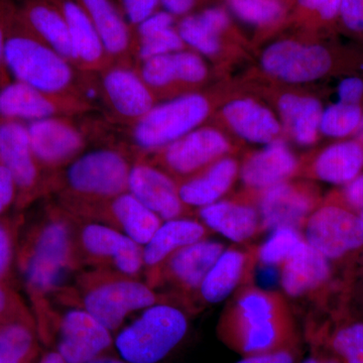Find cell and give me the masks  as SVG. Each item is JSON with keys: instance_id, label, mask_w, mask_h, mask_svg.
Instances as JSON below:
<instances>
[{"instance_id": "1", "label": "cell", "mask_w": 363, "mask_h": 363, "mask_svg": "<svg viewBox=\"0 0 363 363\" xmlns=\"http://www.w3.org/2000/svg\"><path fill=\"white\" fill-rule=\"evenodd\" d=\"M81 267L76 247V219L63 207H48L23 230L21 225L16 271L32 302L33 316L51 304V298L67 286V279Z\"/></svg>"}, {"instance_id": "2", "label": "cell", "mask_w": 363, "mask_h": 363, "mask_svg": "<svg viewBox=\"0 0 363 363\" xmlns=\"http://www.w3.org/2000/svg\"><path fill=\"white\" fill-rule=\"evenodd\" d=\"M216 333L241 357L300 346L297 323L284 294L252 284L234 294L219 317Z\"/></svg>"}, {"instance_id": "3", "label": "cell", "mask_w": 363, "mask_h": 363, "mask_svg": "<svg viewBox=\"0 0 363 363\" xmlns=\"http://www.w3.org/2000/svg\"><path fill=\"white\" fill-rule=\"evenodd\" d=\"M54 298L62 305L82 308L111 332L130 313L169 303V296L159 295L147 283L102 269L79 272L75 286H65Z\"/></svg>"}, {"instance_id": "4", "label": "cell", "mask_w": 363, "mask_h": 363, "mask_svg": "<svg viewBox=\"0 0 363 363\" xmlns=\"http://www.w3.org/2000/svg\"><path fill=\"white\" fill-rule=\"evenodd\" d=\"M4 66L14 81L49 94L72 95L73 65L28 28L18 7L7 32Z\"/></svg>"}, {"instance_id": "5", "label": "cell", "mask_w": 363, "mask_h": 363, "mask_svg": "<svg viewBox=\"0 0 363 363\" xmlns=\"http://www.w3.org/2000/svg\"><path fill=\"white\" fill-rule=\"evenodd\" d=\"M189 319L184 310L161 303L145 309L114 339L119 357L128 363H159L187 335Z\"/></svg>"}, {"instance_id": "6", "label": "cell", "mask_w": 363, "mask_h": 363, "mask_svg": "<svg viewBox=\"0 0 363 363\" xmlns=\"http://www.w3.org/2000/svg\"><path fill=\"white\" fill-rule=\"evenodd\" d=\"M131 166L113 150H97L81 155L68 164L58 185L62 204L68 210L79 205L105 201L128 192Z\"/></svg>"}, {"instance_id": "7", "label": "cell", "mask_w": 363, "mask_h": 363, "mask_svg": "<svg viewBox=\"0 0 363 363\" xmlns=\"http://www.w3.org/2000/svg\"><path fill=\"white\" fill-rule=\"evenodd\" d=\"M75 219L76 247L81 267L138 279L143 272L142 245L104 224Z\"/></svg>"}, {"instance_id": "8", "label": "cell", "mask_w": 363, "mask_h": 363, "mask_svg": "<svg viewBox=\"0 0 363 363\" xmlns=\"http://www.w3.org/2000/svg\"><path fill=\"white\" fill-rule=\"evenodd\" d=\"M210 113L206 97L198 93L182 95L166 104L155 105L135 123L133 136L143 150H156L196 130Z\"/></svg>"}, {"instance_id": "9", "label": "cell", "mask_w": 363, "mask_h": 363, "mask_svg": "<svg viewBox=\"0 0 363 363\" xmlns=\"http://www.w3.org/2000/svg\"><path fill=\"white\" fill-rule=\"evenodd\" d=\"M104 325L82 308L58 313L52 307L45 332V344L54 343L66 363H87L108 354L114 340Z\"/></svg>"}, {"instance_id": "10", "label": "cell", "mask_w": 363, "mask_h": 363, "mask_svg": "<svg viewBox=\"0 0 363 363\" xmlns=\"http://www.w3.org/2000/svg\"><path fill=\"white\" fill-rule=\"evenodd\" d=\"M225 250L222 243L201 240L182 247L169 255L157 269L145 272L150 288L168 286L174 298L198 295L205 277Z\"/></svg>"}, {"instance_id": "11", "label": "cell", "mask_w": 363, "mask_h": 363, "mask_svg": "<svg viewBox=\"0 0 363 363\" xmlns=\"http://www.w3.org/2000/svg\"><path fill=\"white\" fill-rule=\"evenodd\" d=\"M0 164L11 172L16 182L18 211L51 188L33 156L28 125L23 121L0 118Z\"/></svg>"}, {"instance_id": "12", "label": "cell", "mask_w": 363, "mask_h": 363, "mask_svg": "<svg viewBox=\"0 0 363 363\" xmlns=\"http://www.w3.org/2000/svg\"><path fill=\"white\" fill-rule=\"evenodd\" d=\"M305 240L330 262L363 247V225L354 212L335 204L317 207L303 228Z\"/></svg>"}, {"instance_id": "13", "label": "cell", "mask_w": 363, "mask_h": 363, "mask_svg": "<svg viewBox=\"0 0 363 363\" xmlns=\"http://www.w3.org/2000/svg\"><path fill=\"white\" fill-rule=\"evenodd\" d=\"M77 218L104 224L135 241L147 245L162 220L130 192L105 201L79 205L66 210Z\"/></svg>"}, {"instance_id": "14", "label": "cell", "mask_w": 363, "mask_h": 363, "mask_svg": "<svg viewBox=\"0 0 363 363\" xmlns=\"http://www.w3.org/2000/svg\"><path fill=\"white\" fill-rule=\"evenodd\" d=\"M284 296L293 302H315L331 279V262L302 240L279 267Z\"/></svg>"}, {"instance_id": "15", "label": "cell", "mask_w": 363, "mask_h": 363, "mask_svg": "<svg viewBox=\"0 0 363 363\" xmlns=\"http://www.w3.org/2000/svg\"><path fill=\"white\" fill-rule=\"evenodd\" d=\"M331 65L330 54L325 48L294 40L274 43L262 55V66L267 74L295 84L323 77Z\"/></svg>"}, {"instance_id": "16", "label": "cell", "mask_w": 363, "mask_h": 363, "mask_svg": "<svg viewBox=\"0 0 363 363\" xmlns=\"http://www.w3.org/2000/svg\"><path fill=\"white\" fill-rule=\"evenodd\" d=\"M74 95H52L18 81L0 88V118L33 121L59 117L85 108Z\"/></svg>"}, {"instance_id": "17", "label": "cell", "mask_w": 363, "mask_h": 363, "mask_svg": "<svg viewBox=\"0 0 363 363\" xmlns=\"http://www.w3.org/2000/svg\"><path fill=\"white\" fill-rule=\"evenodd\" d=\"M26 125L33 156L43 171L70 164L84 149L82 133L66 119L51 117Z\"/></svg>"}, {"instance_id": "18", "label": "cell", "mask_w": 363, "mask_h": 363, "mask_svg": "<svg viewBox=\"0 0 363 363\" xmlns=\"http://www.w3.org/2000/svg\"><path fill=\"white\" fill-rule=\"evenodd\" d=\"M228 150V140L220 131L196 128L164 147L161 161L172 174L185 178L204 171Z\"/></svg>"}, {"instance_id": "19", "label": "cell", "mask_w": 363, "mask_h": 363, "mask_svg": "<svg viewBox=\"0 0 363 363\" xmlns=\"http://www.w3.org/2000/svg\"><path fill=\"white\" fill-rule=\"evenodd\" d=\"M316 208V197L309 189L288 182L260 190L257 204L262 231L284 226L302 231Z\"/></svg>"}, {"instance_id": "20", "label": "cell", "mask_w": 363, "mask_h": 363, "mask_svg": "<svg viewBox=\"0 0 363 363\" xmlns=\"http://www.w3.org/2000/svg\"><path fill=\"white\" fill-rule=\"evenodd\" d=\"M128 192L155 212L162 221L188 217L176 182L164 172L145 162L131 166Z\"/></svg>"}, {"instance_id": "21", "label": "cell", "mask_w": 363, "mask_h": 363, "mask_svg": "<svg viewBox=\"0 0 363 363\" xmlns=\"http://www.w3.org/2000/svg\"><path fill=\"white\" fill-rule=\"evenodd\" d=\"M257 262V247L247 250L229 248L222 252L205 277L198 297L206 304L223 302L234 291L248 285Z\"/></svg>"}, {"instance_id": "22", "label": "cell", "mask_w": 363, "mask_h": 363, "mask_svg": "<svg viewBox=\"0 0 363 363\" xmlns=\"http://www.w3.org/2000/svg\"><path fill=\"white\" fill-rule=\"evenodd\" d=\"M102 88L112 111L125 121L138 123L155 106L152 90L140 75L128 67L107 69Z\"/></svg>"}, {"instance_id": "23", "label": "cell", "mask_w": 363, "mask_h": 363, "mask_svg": "<svg viewBox=\"0 0 363 363\" xmlns=\"http://www.w3.org/2000/svg\"><path fill=\"white\" fill-rule=\"evenodd\" d=\"M198 216L211 231L243 243L262 233L259 210L242 202L217 201L199 208Z\"/></svg>"}, {"instance_id": "24", "label": "cell", "mask_w": 363, "mask_h": 363, "mask_svg": "<svg viewBox=\"0 0 363 363\" xmlns=\"http://www.w3.org/2000/svg\"><path fill=\"white\" fill-rule=\"evenodd\" d=\"M54 1L61 9L68 26L77 66L88 71L104 68L108 60V55L85 9L77 0Z\"/></svg>"}, {"instance_id": "25", "label": "cell", "mask_w": 363, "mask_h": 363, "mask_svg": "<svg viewBox=\"0 0 363 363\" xmlns=\"http://www.w3.org/2000/svg\"><path fill=\"white\" fill-rule=\"evenodd\" d=\"M297 169L293 152L285 143L276 140L243 162L240 177L247 187L264 190L286 182Z\"/></svg>"}, {"instance_id": "26", "label": "cell", "mask_w": 363, "mask_h": 363, "mask_svg": "<svg viewBox=\"0 0 363 363\" xmlns=\"http://www.w3.org/2000/svg\"><path fill=\"white\" fill-rule=\"evenodd\" d=\"M210 231L205 224L188 217L162 222L149 242L143 247V272L157 269L180 248L207 240Z\"/></svg>"}, {"instance_id": "27", "label": "cell", "mask_w": 363, "mask_h": 363, "mask_svg": "<svg viewBox=\"0 0 363 363\" xmlns=\"http://www.w3.org/2000/svg\"><path fill=\"white\" fill-rule=\"evenodd\" d=\"M18 11L26 25L40 39L70 62L72 65L77 66L68 26L54 0H26Z\"/></svg>"}, {"instance_id": "28", "label": "cell", "mask_w": 363, "mask_h": 363, "mask_svg": "<svg viewBox=\"0 0 363 363\" xmlns=\"http://www.w3.org/2000/svg\"><path fill=\"white\" fill-rule=\"evenodd\" d=\"M238 175V162L231 157H221L204 171L182 182L178 186L182 202L188 207L213 204L233 187Z\"/></svg>"}, {"instance_id": "29", "label": "cell", "mask_w": 363, "mask_h": 363, "mask_svg": "<svg viewBox=\"0 0 363 363\" xmlns=\"http://www.w3.org/2000/svg\"><path fill=\"white\" fill-rule=\"evenodd\" d=\"M222 113L234 133L250 143L267 145L276 140L281 130L274 114L252 99L233 100Z\"/></svg>"}, {"instance_id": "30", "label": "cell", "mask_w": 363, "mask_h": 363, "mask_svg": "<svg viewBox=\"0 0 363 363\" xmlns=\"http://www.w3.org/2000/svg\"><path fill=\"white\" fill-rule=\"evenodd\" d=\"M89 16L108 57H121L130 49L131 32L111 0H77Z\"/></svg>"}, {"instance_id": "31", "label": "cell", "mask_w": 363, "mask_h": 363, "mask_svg": "<svg viewBox=\"0 0 363 363\" xmlns=\"http://www.w3.org/2000/svg\"><path fill=\"white\" fill-rule=\"evenodd\" d=\"M363 168V147L355 142L336 143L324 150L313 162L315 178L344 185L359 175Z\"/></svg>"}, {"instance_id": "32", "label": "cell", "mask_w": 363, "mask_h": 363, "mask_svg": "<svg viewBox=\"0 0 363 363\" xmlns=\"http://www.w3.org/2000/svg\"><path fill=\"white\" fill-rule=\"evenodd\" d=\"M279 111L296 142L311 145L317 140L322 116L321 104L313 97L284 94L279 100Z\"/></svg>"}, {"instance_id": "33", "label": "cell", "mask_w": 363, "mask_h": 363, "mask_svg": "<svg viewBox=\"0 0 363 363\" xmlns=\"http://www.w3.org/2000/svg\"><path fill=\"white\" fill-rule=\"evenodd\" d=\"M225 28L224 16L216 9H208L196 16H185L178 33L184 44L205 56H214L220 49L219 35Z\"/></svg>"}, {"instance_id": "34", "label": "cell", "mask_w": 363, "mask_h": 363, "mask_svg": "<svg viewBox=\"0 0 363 363\" xmlns=\"http://www.w3.org/2000/svg\"><path fill=\"white\" fill-rule=\"evenodd\" d=\"M40 341L35 325L25 322L0 325V363H35Z\"/></svg>"}, {"instance_id": "35", "label": "cell", "mask_w": 363, "mask_h": 363, "mask_svg": "<svg viewBox=\"0 0 363 363\" xmlns=\"http://www.w3.org/2000/svg\"><path fill=\"white\" fill-rule=\"evenodd\" d=\"M313 347L329 350L342 363H363V322L339 325L326 336L307 337Z\"/></svg>"}, {"instance_id": "36", "label": "cell", "mask_w": 363, "mask_h": 363, "mask_svg": "<svg viewBox=\"0 0 363 363\" xmlns=\"http://www.w3.org/2000/svg\"><path fill=\"white\" fill-rule=\"evenodd\" d=\"M23 217H0V279L16 286V250Z\"/></svg>"}, {"instance_id": "37", "label": "cell", "mask_w": 363, "mask_h": 363, "mask_svg": "<svg viewBox=\"0 0 363 363\" xmlns=\"http://www.w3.org/2000/svg\"><path fill=\"white\" fill-rule=\"evenodd\" d=\"M303 233L293 227H279L262 245L257 247V262L264 266L279 267L294 248L304 240Z\"/></svg>"}, {"instance_id": "38", "label": "cell", "mask_w": 363, "mask_h": 363, "mask_svg": "<svg viewBox=\"0 0 363 363\" xmlns=\"http://www.w3.org/2000/svg\"><path fill=\"white\" fill-rule=\"evenodd\" d=\"M362 119V109L357 104L339 102L322 112L320 131L331 138H343L357 130Z\"/></svg>"}, {"instance_id": "39", "label": "cell", "mask_w": 363, "mask_h": 363, "mask_svg": "<svg viewBox=\"0 0 363 363\" xmlns=\"http://www.w3.org/2000/svg\"><path fill=\"white\" fill-rule=\"evenodd\" d=\"M233 13L252 25L274 23L283 14V4L279 0H230Z\"/></svg>"}, {"instance_id": "40", "label": "cell", "mask_w": 363, "mask_h": 363, "mask_svg": "<svg viewBox=\"0 0 363 363\" xmlns=\"http://www.w3.org/2000/svg\"><path fill=\"white\" fill-rule=\"evenodd\" d=\"M140 75L150 90L162 89L177 82L174 52L145 60Z\"/></svg>"}, {"instance_id": "41", "label": "cell", "mask_w": 363, "mask_h": 363, "mask_svg": "<svg viewBox=\"0 0 363 363\" xmlns=\"http://www.w3.org/2000/svg\"><path fill=\"white\" fill-rule=\"evenodd\" d=\"M25 322L37 326L32 310L16 292V288L0 279V325Z\"/></svg>"}, {"instance_id": "42", "label": "cell", "mask_w": 363, "mask_h": 363, "mask_svg": "<svg viewBox=\"0 0 363 363\" xmlns=\"http://www.w3.org/2000/svg\"><path fill=\"white\" fill-rule=\"evenodd\" d=\"M184 43L178 30L173 28L150 37L140 39L138 57L142 61L152 57L164 56L182 51Z\"/></svg>"}, {"instance_id": "43", "label": "cell", "mask_w": 363, "mask_h": 363, "mask_svg": "<svg viewBox=\"0 0 363 363\" xmlns=\"http://www.w3.org/2000/svg\"><path fill=\"white\" fill-rule=\"evenodd\" d=\"M175 58L177 81L197 84L205 80L207 67L201 57L192 52L179 51L174 52Z\"/></svg>"}, {"instance_id": "44", "label": "cell", "mask_w": 363, "mask_h": 363, "mask_svg": "<svg viewBox=\"0 0 363 363\" xmlns=\"http://www.w3.org/2000/svg\"><path fill=\"white\" fill-rule=\"evenodd\" d=\"M130 26H138L156 13L160 0H121Z\"/></svg>"}, {"instance_id": "45", "label": "cell", "mask_w": 363, "mask_h": 363, "mask_svg": "<svg viewBox=\"0 0 363 363\" xmlns=\"http://www.w3.org/2000/svg\"><path fill=\"white\" fill-rule=\"evenodd\" d=\"M301 346L242 357L236 363H298Z\"/></svg>"}, {"instance_id": "46", "label": "cell", "mask_w": 363, "mask_h": 363, "mask_svg": "<svg viewBox=\"0 0 363 363\" xmlns=\"http://www.w3.org/2000/svg\"><path fill=\"white\" fill-rule=\"evenodd\" d=\"M18 199V188L11 172L0 164V217L11 209L16 207Z\"/></svg>"}, {"instance_id": "47", "label": "cell", "mask_w": 363, "mask_h": 363, "mask_svg": "<svg viewBox=\"0 0 363 363\" xmlns=\"http://www.w3.org/2000/svg\"><path fill=\"white\" fill-rule=\"evenodd\" d=\"M173 23L174 16H172L168 11H156L136 28H138V33L140 39H145V38L150 37V35H156V33L173 28Z\"/></svg>"}, {"instance_id": "48", "label": "cell", "mask_w": 363, "mask_h": 363, "mask_svg": "<svg viewBox=\"0 0 363 363\" xmlns=\"http://www.w3.org/2000/svg\"><path fill=\"white\" fill-rule=\"evenodd\" d=\"M340 13L345 26L351 30H363V0H342Z\"/></svg>"}, {"instance_id": "49", "label": "cell", "mask_w": 363, "mask_h": 363, "mask_svg": "<svg viewBox=\"0 0 363 363\" xmlns=\"http://www.w3.org/2000/svg\"><path fill=\"white\" fill-rule=\"evenodd\" d=\"M16 9L11 0H0V73H7L4 66V49L9 23Z\"/></svg>"}, {"instance_id": "50", "label": "cell", "mask_w": 363, "mask_h": 363, "mask_svg": "<svg viewBox=\"0 0 363 363\" xmlns=\"http://www.w3.org/2000/svg\"><path fill=\"white\" fill-rule=\"evenodd\" d=\"M363 95V81L357 77L344 79L339 84L338 96L342 104H357Z\"/></svg>"}, {"instance_id": "51", "label": "cell", "mask_w": 363, "mask_h": 363, "mask_svg": "<svg viewBox=\"0 0 363 363\" xmlns=\"http://www.w3.org/2000/svg\"><path fill=\"white\" fill-rule=\"evenodd\" d=\"M342 0H298L301 6L317 11L324 20H331L340 11Z\"/></svg>"}, {"instance_id": "52", "label": "cell", "mask_w": 363, "mask_h": 363, "mask_svg": "<svg viewBox=\"0 0 363 363\" xmlns=\"http://www.w3.org/2000/svg\"><path fill=\"white\" fill-rule=\"evenodd\" d=\"M345 198L351 206L363 209V175H358L347 184Z\"/></svg>"}, {"instance_id": "53", "label": "cell", "mask_w": 363, "mask_h": 363, "mask_svg": "<svg viewBox=\"0 0 363 363\" xmlns=\"http://www.w3.org/2000/svg\"><path fill=\"white\" fill-rule=\"evenodd\" d=\"M160 2L172 16H185L195 4V0H160Z\"/></svg>"}, {"instance_id": "54", "label": "cell", "mask_w": 363, "mask_h": 363, "mask_svg": "<svg viewBox=\"0 0 363 363\" xmlns=\"http://www.w3.org/2000/svg\"><path fill=\"white\" fill-rule=\"evenodd\" d=\"M312 348L311 354L300 363H342L338 357L332 353L326 352V350H321L320 348L313 347V346Z\"/></svg>"}, {"instance_id": "55", "label": "cell", "mask_w": 363, "mask_h": 363, "mask_svg": "<svg viewBox=\"0 0 363 363\" xmlns=\"http://www.w3.org/2000/svg\"><path fill=\"white\" fill-rule=\"evenodd\" d=\"M37 363H66V362L56 350H52L45 352Z\"/></svg>"}, {"instance_id": "56", "label": "cell", "mask_w": 363, "mask_h": 363, "mask_svg": "<svg viewBox=\"0 0 363 363\" xmlns=\"http://www.w3.org/2000/svg\"><path fill=\"white\" fill-rule=\"evenodd\" d=\"M87 363H128L124 362L123 358H117L114 357H111V355L106 354L104 355V357H100L95 358V359L91 360V362Z\"/></svg>"}, {"instance_id": "57", "label": "cell", "mask_w": 363, "mask_h": 363, "mask_svg": "<svg viewBox=\"0 0 363 363\" xmlns=\"http://www.w3.org/2000/svg\"><path fill=\"white\" fill-rule=\"evenodd\" d=\"M357 135L358 138H360V140H363V116L362 119V123H360L359 126H358L357 128Z\"/></svg>"}, {"instance_id": "58", "label": "cell", "mask_w": 363, "mask_h": 363, "mask_svg": "<svg viewBox=\"0 0 363 363\" xmlns=\"http://www.w3.org/2000/svg\"><path fill=\"white\" fill-rule=\"evenodd\" d=\"M6 74L0 73V88L9 83L6 81Z\"/></svg>"}, {"instance_id": "59", "label": "cell", "mask_w": 363, "mask_h": 363, "mask_svg": "<svg viewBox=\"0 0 363 363\" xmlns=\"http://www.w3.org/2000/svg\"><path fill=\"white\" fill-rule=\"evenodd\" d=\"M358 216H359L360 221H362L363 225V209H362V211H360V213L358 215Z\"/></svg>"}]
</instances>
